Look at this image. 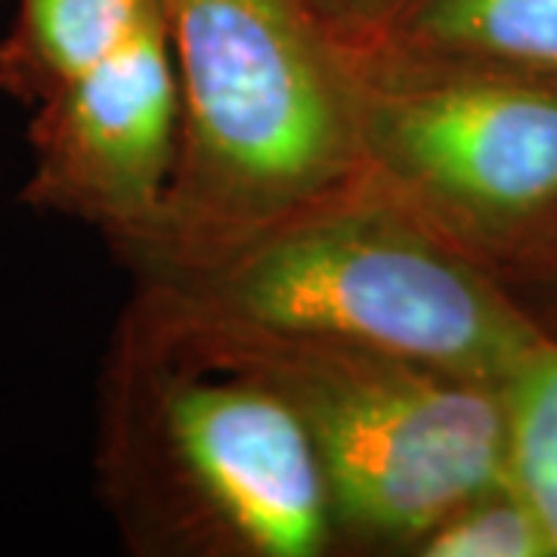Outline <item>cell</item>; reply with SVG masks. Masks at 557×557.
I'll use <instances>...</instances> for the list:
<instances>
[{"label": "cell", "mask_w": 557, "mask_h": 557, "mask_svg": "<svg viewBox=\"0 0 557 557\" xmlns=\"http://www.w3.org/2000/svg\"><path fill=\"white\" fill-rule=\"evenodd\" d=\"M193 317L412 359L508 387L555 341L496 273L359 177L211 255L146 263Z\"/></svg>", "instance_id": "cell-1"}, {"label": "cell", "mask_w": 557, "mask_h": 557, "mask_svg": "<svg viewBox=\"0 0 557 557\" xmlns=\"http://www.w3.org/2000/svg\"><path fill=\"white\" fill-rule=\"evenodd\" d=\"M180 81L177 164L124 255H211L362 177L350 44L313 0H164Z\"/></svg>", "instance_id": "cell-2"}, {"label": "cell", "mask_w": 557, "mask_h": 557, "mask_svg": "<svg viewBox=\"0 0 557 557\" xmlns=\"http://www.w3.org/2000/svg\"><path fill=\"white\" fill-rule=\"evenodd\" d=\"M137 310L295 406L317 443L338 530L418 545L458 508L515 480L505 387L350 344L180 313L146 295Z\"/></svg>", "instance_id": "cell-3"}, {"label": "cell", "mask_w": 557, "mask_h": 557, "mask_svg": "<svg viewBox=\"0 0 557 557\" xmlns=\"http://www.w3.org/2000/svg\"><path fill=\"white\" fill-rule=\"evenodd\" d=\"M102 428L109 493L168 468L186 515L239 555H322L338 530L317 443L295 406L143 310L115 350Z\"/></svg>", "instance_id": "cell-4"}, {"label": "cell", "mask_w": 557, "mask_h": 557, "mask_svg": "<svg viewBox=\"0 0 557 557\" xmlns=\"http://www.w3.org/2000/svg\"><path fill=\"white\" fill-rule=\"evenodd\" d=\"M362 180L490 273L557 267V78L350 38Z\"/></svg>", "instance_id": "cell-5"}, {"label": "cell", "mask_w": 557, "mask_h": 557, "mask_svg": "<svg viewBox=\"0 0 557 557\" xmlns=\"http://www.w3.org/2000/svg\"><path fill=\"white\" fill-rule=\"evenodd\" d=\"M350 38L406 60L557 78V0H397L375 28Z\"/></svg>", "instance_id": "cell-6"}, {"label": "cell", "mask_w": 557, "mask_h": 557, "mask_svg": "<svg viewBox=\"0 0 557 557\" xmlns=\"http://www.w3.org/2000/svg\"><path fill=\"white\" fill-rule=\"evenodd\" d=\"M511 471L557 542V338L505 387Z\"/></svg>", "instance_id": "cell-7"}, {"label": "cell", "mask_w": 557, "mask_h": 557, "mask_svg": "<svg viewBox=\"0 0 557 557\" xmlns=\"http://www.w3.org/2000/svg\"><path fill=\"white\" fill-rule=\"evenodd\" d=\"M428 557H555L557 542L536 505L511 480L483 493L418 542Z\"/></svg>", "instance_id": "cell-8"}, {"label": "cell", "mask_w": 557, "mask_h": 557, "mask_svg": "<svg viewBox=\"0 0 557 557\" xmlns=\"http://www.w3.org/2000/svg\"><path fill=\"white\" fill-rule=\"evenodd\" d=\"M319 10L350 35H362L375 28L397 0H313Z\"/></svg>", "instance_id": "cell-9"}]
</instances>
